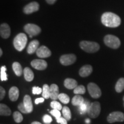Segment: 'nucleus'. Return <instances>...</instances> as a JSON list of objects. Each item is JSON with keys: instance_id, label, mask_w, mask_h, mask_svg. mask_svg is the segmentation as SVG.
I'll list each match as a JSON object with an SVG mask.
<instances>
[{"instance_id": "1", "label": "nucleus", "mask_w": 124, "mask_h": 124, "mask_svg": "<svg viewBox=\"0 0 124 124\" xmlns=\"http://www.w3.org/2000/svg\"><path fill=\"white\" fill-rule=\"evenodd\" d=\"M102 23L107 27L116 28L120 25L121 20L118 16L111 12H105L102 15Z\"/></svg>"}, {"instance_id": "2", "label": "nucleus", "mask_w": 124, "mask_h": 124, "mask_svg": "<svg viewBox=\"0 0 124 124\" xmlns=\"http://www.w3.org/2000/svg\"><path fill=\"white\" fill-rule=\"evenodd\" d=\"M27 37L25 33H20L15 37L13 40V45L16 50L22 51L27 43Z\"/></svg>"}, {"instance_id": "3", "label": "nucleus", "mask_w": 124, "mask_h": 124, "mask_svg": "<svg viewBox=\"0 0 124 124\" xmlns=\"http://www.w3.org/2000/svg\"><path fill=\"white\" fill-rule=\"evenodd\" d=\"M80 47L88 53H94L100 48V45L97 43L90 41H82L80 43Z\"/></svg>"}, {"instance_id": "4", "label": "nucleus", "mask_w": 124, "mask_h": 124, "mask_svg": "<svg viewBox=\"0 0 124 124\" xmlns=\"http://www.w3.org/2000/svg\"><path fill=\"white\" fill-rule=\"evenodd\" d=\"M104 43L108 47L113 49H117L120 47L121 41L116 36L108 35L105 37Z\"/></svg>"}, {"instance_id": "5", "label": "nucleus", "mask_w": 124, "mask_h": 124, "mask_svg": "<svg viewBox=\"0 0 124 124\" xmlns=\"http://www.w3.org/2000/svg\"><path fill=\"white\" fill-rule=\"evenodd\" d=\"M101 105L100 102H94L91 103L87 111L88 115L92 118H95L98 117L101 113Z\"/></svg>"}, {"instance_id": "6", "label": "nucleus", "mask_w": 124, "mask_h": 124, "mask_svg": "<svg viewBox=\"0 0 124 124\" xmlns=\"http://www.w3.org/2000/svg\"><path fill=\"white\" fill-rule=\"evenodd\" d=\"M24 30L31 38L38 35L41 32V28L37 25L34 24H27L24 27Z\"/></svg>"}, {"instance_id": "7", "label": "nucleus", "mask_w": 124, "mask_h": 124, "mask_svg": "<svg viewBox=\"0 0 124 124\" xmlns=\"http://www.w3.org/2000/svg\"><path fill=\"white\" fill-rule=\"evenodd\" d=\"M87 90L91 97L93 98H98L101 96L102 93L100 88L95 83L91 82L87 85Z\"/></svg>"}, {"instance_id": "8", "label": "nucleus", "mask_w": 124, "mask_h": 124, "mask_svg": "<svg viewBox=\"0 0 124 124\" xmlns=\"http://www.w3.org/2000/svg\"><path fill=\"white\" fill-rule=\"evenodd\" d=\"M107 120L109 123L123 122L124 121V114L121 111H114L108 116Z\"/></svg>"}, {"instance_id": "9", "label": "nucleus", "mask_w": 124, "mask_h": 124, "mask_svg": "<svg viewBox=\"0 0 124 124\" xmlns=\"http://www.w3.org/2000/svg\"><path fill=\"white\" fill-rule=\"evenodd\" d=\"M77 60V57L74 54H66L62 55L60 58V63L63 66H70L74 64Z\"/></svg>"}, {"instance_id": "10", "label": "nucleus", "mask_w": 124, "mask_h": 124, "mask_svg": "<svg viewBox=\"0 0 124 124\" xmlns=\"http://www.w3.org/2000/svg\"><path fill=\"white\" fill-rule=\"evenodd\" d=\"M31 66L38 70H44L47 67V63L43 59H35L31 62Z\"/></svg>"}, {"instance_id": "11", "label": "nucleus", "mask_w": 124, "mask_h": 124, "mask_svg": "<svg viewBox=\"0 0 124 124\" xmlns=\"http://www.w3.org/2000/svg\"><path fill=\"white\" fill-rule=\"evenodd\" d=\"M36 55L40 58H48L51 55V52L46 46H40L36 52Z\"/></svg>"}, {"instance_id": "12", "label": "nucleus", "mask_w": 124, "mask_h": 124, "mask_svg": "<svg viewBox=\"0 0 124 124\" xmlns=\"http://www.w3.org/2000/svg\"><path fill=\"white\" fill-rule=\"evenodd\" d=\"M39 4L37 2H32L27 5L24 8V12L25 14L29 15L34 12H37L39 9Z\"/></svg>"}, {"instance_id": "13", "label": "nucleus", "mask_w": 124, "mask_h": 124, "mask_svg": "<svg viewBox=\"0 0 124 124\" xmlns=\"http://www.w3.org/2000/svg\"><path fill=\"white\" fill-rule=\"evenodd\" d=\"M0 35L4 39H8L10 35V28L8 24L4 23L0 27Z\"/></svg>"}, {"instance_id": "14", "label": "nucleus", "mask_w": 124, "mask_h": 124, "mask_svg": "<svg viewBox=\"0 0 124 124\" xmlns=\"http://www.w3.org/2000/svg\"><path fill=\"white\" fill-rule=\"evenodd\" d=\"M93 72V67L90 65H85L80 68L79 70V75L80 77L85 78L89 76Z\"/></svg>"}, {"instance_id": "15", "label": "nucleus", "mask_w": 124, "mask_h": 124, "mask_svg": "<svg viewBox=\"0 0 124 124\" xmlns=\"http://www.w3.org/2000/svg\"><path fill=\"white\" fill-rule=\"evenodd\" d=\"M23 103L25 108L26 110H27V112L28 113H31L33 111V104H32V100L31 98L28 95H25L24 96V101H23Z\"/></svg>"}, {"instance_id": "16", "label": "nucleus", "mask_w": 124, "mask_h": 124, "mask_svg": "<svg viewBox=\"0 0 124 124\" xmlns=\"http://www.w3.org/2000/svg\"><path fill=\"white\" fill-rule=\"evenodd\" d=\"M9 97L12 101L15 102L18 100L19 97V90L17 87L13 86L9 90Z\"/></svg>"}, {"instance_id": "17", "label": "nucleus", "mask_w": 124, "mask_h": 124, "mask_svg": "<svg viewBox=\"0 0 124 124\" xmlns=\"http://www.w3.org/2000/svg\"><path fill=\"white\" fill-rule=\"evenodd\" d=\"M50 90V98L52 100H56L58 99L59 95V87L56 84H52L49 87Z\"/></svg>"}, {"instance_id": "18", "label": "nucleus", "mask_w": 124, "mask_h": 124, "mask_svg": "<svg viewBox=\"0 0 124 124\" xmlns=\"http://www.w3.org/2000/svg\"><path fill=\"white\" fill-rule=\"evenodd\" d=\"M39 46V41L37 40L32 41L29 43L28 46L27 48V52L29 54H33L36 52Z\"/></svg>"}, {"instance_id": "19", "label": "nucleus", "mask_w": 124, "mask_h": 124, "mask_svg": "<svg viewBox=\"0 0 124 124\" xmlns=\"http://www.w3.org/2000/svg\"><path fill=\"white\" fill-rule=\"evenodd\" d=\"M64 86L68 89H74L78 86V83L74 79L67 78L64 81Z\"/></svg>"}, {"instance_id": "20", "label": "nucleus", "mask_w": 124, "mask_h": 124, "mask_svg": "<svg viewBox=\"0 0 124 124\" xmlns=\"http://www.w3.org/2000/svg\"><path fill=\"white\" fill-rule=\"evenodd\" d=\"M24 75L25 80L27 82L32 81L34 78V74L32 70L29 69V67H25L24 69Z\"/></svg>"}, {"instance_id": "21", "label": "nucleus", "mask_w": 124, "mask_h": 124, "mask_svg": "<svg viewBox=\"0 0 124 124\" xmlns=\"http://www.w3.org/2000/svg\"><path fill=\"white\" fill-rule=\"evenodd\" d=\"M12 68H13V71L15 72L16 75L18 77H20L23 74L24 70H23L21 64L18 62H14L12 65Z\"/></svg>"}, {"instance_id": "22", "label": "nucleus", "mask_w": 124, "mask_h": 124, "mask_svg": "<svg viewBox=\"0 0 124 124\" xmlns=\"http://www.w3.org/2000/svg\"><path fill=\"white\" fill-rule=\"evenodd\" d=\"M0 114L1 116H10L11 114V110L7 105L1 103L0 104Z\"/></svg>"}, {"instance_id": "23", "label": "nucleus", "mask_w": 124, "mask_h": 124, "mask_svg": "<svg viewBox=\"0 0 124 124\" xmlns=\"http://www.w3.org/2000/svg\"><path fill=\"white\" fill-rule=\"evenodd\" d=\"M85 99L80 95H76L72 98V104L74 106H80L82 103L85 102Z\"/></svg>"}, {"instance_id": "24", "label": "nucleus", "mask_w": 124, "mask_h": 124, "mask_svg": "<svg viewBox=\"0 0 124 124\" xmlns=\"http://www.w3.org/2000/svg\"><path fill=\"white\" fill-rule=\"evenodd\" d=\"M116 91L117 93H121L124 89V78H121L119 79L115 86Z\"/></svg>"}, {"instance_id": "25", "label": "nucleus", "mask_w": 124, "mask_h": 124, "mask_svg": "<svg viewBox=\"0 0 124 124\" xmlns=\"http://www.w3.org/2000/svg\"><path fill=\"white\" fill-rule=\"evenodd\" d=\"M91 104V103H90ZM90 104L88 101H85L84 103H83L80 106V113L81 114H84L89 110V108L90 106Z\"/></svg>"}, {"instance_id": "26", "label": "nucleus", "mask_w": 124, "mask_h": 124, "mask_svg": "<svg viewBox=\"0 0 124 124\" xmlns=\"http://www.w3.org/2000/svg\"><path fill=\"white\" fill-rule=\"evenodd\" d=\"M42 97L44 99H48L50 98V90L48 85L45 84L43 87Z\"/></svg>"}, {"instance_id": "27", "label": "nucleus", "mask_w": 124, "mask_h": 124, "mask_svg": "<svg viewBox=\"0 0 124 124\" xmlns=\"http://www.w3.org/2000/svg\"><path fill=\"white\" fill-rule=\"evenodd\" d=\"M62 113H63V117L67 120L69 121L71 118V113L70 108L67 106H64L62 108Z\"/></svg>"}, {"instance_id": "28", "label": "nucleus", "mask_w": 124, "mask_h": 124, "mask_svg": "<svg viewBox=\"0 0 124 124\" xmlns=\"http://www.w3.org/2000/svg\"><path fill=\"white\" fill-rule=\"evenodd\" d=\"M58 99L62 102V103H64V104H67V103H69L70 100L69 95L64 94V93L59 94L58 97Z\"/></svg>"}, {"instance_id": "29", "label": "nucleus", "mask_w": 124, "mask_h": 124, "mask_svg": "<svg viewBox=\"0 0 124 124\" xmlns=\"http://www.w3.org/2000/svg\"><path fill=\"white\" fill-rule=\"evenodd\" d=\"M86 93V89L85 86L83 85H79L78 86L74 89V93L77 95H80V94H84Z\"/></svg>"}, {"instance_id": "30", "label": "nucleus", "mask_w": 124, "mask_h": 124, "mask_svg": "<svg viewBox=\"0 0 124 124\" xmlns=\"http://www.w3.org/2000/svg\"><path fill=\"white\" fill-rule=\"evenodd\" d=\"M13 117L16 123H21L23 120V117L22 114L19 111H15L13 113Z\"/></svg>"}, {"instance_id": "31", "label": "nucleus", "mask_w": 124, "mask_h": 124, "mask_svg": "<svg viewBox=\"0 0 124 124\" xmlns=\"http://www.w3.org/2000/svg\"><path fill=\"white\" fill-rule=\"evenodd\" d=\"M7 68L4 66L1 67V72H0V77H1V81H6L8 80V76L6 73Z\"/></svg>"}, {"instance_id": "32", "label": "nucleus", "mask_w": 124, "mask_h": 124, "mask_svg": "<svg viewBox=\"0 0 124 124\" xmlns=\"http://www.w3.org/2000/svg\"><path fill=\"white\" fill-rule=\"evenodd\" d=\"M50 106L51 108H52V109H55V110H61L62 109V106L59 102L56 101H54L51 102Z\"/></svg>"}, {"instance_id": "33", "label": "nucleus", "mask_w": 124, "mask_h": 124, "mask_svg": "<svg viewBox=\"0 0 124 124\" xmlns=\"http://www.w3.org/2000/svg\"><path fill=\"white\" fill-rule=\"evenodd\" d=\"M50 114H52L54 117H55L56 120H58V118L61 117V113H60V111L58 110L52 109V110L50 111Z\"/></svg>"}, {"instance_id": "34", "label": "nucleus", "mask_w": 124, "mask_h": 124, "mask_svg": "<svg viewBox=\"0 0 124 124\" xmlns=\"http://www.w3.org/2000/svg\"><path fill=\"white\" fill-rule=\"evenodd\" d=\"M43 92V89L39 87H36V86H34L32 88V93L33 94H40L41 93H42Z\"/></svg>"}, {"instance_id": "35", "label": "nucleus", "mask_w": 124, "mask_h": 124, "mask_svg": "<svg viewBox=\"0 0 124 124\" xmlns=\"http://www.w3.org/2000/svg\"><path fill=\"white\" fill-rule=\"evenodd\" d=\"M43 120V122H44L46 124H49L52 121V117H51L50 116L48 115V114H46V115L44 116Z\"/></svg>"}, {"instance_id": "36", "label": "nucleus", "mask_w": 124, "mask_h": 124, "mask_svg": "<svg viewBox=\"0 0 124 124\" xmlns=\"http://www.w3.org/2000/svg\"><path fill=\"white\" fill-rule=\"evenodd\" d=\"M18 108L21 113H24V114H27V113H28L27 112L25 108L24 103H20L18 106Z\"/></svg>"}, {"instance_id": "37", "label": "nucleus", "mask_w": 124, "mask_h": 124, "mask_svg": "<svg viewBox=\"0 0 124 124\" xmlns=\"http://www.w3.org/2000/svg\"><path fill=\"white\" fill-rule=\"evenodd\" d=\"M66 118L64 117H60L59 118H58V120H56V122L59 124H67V121Z\"/></svg>"}, {"instance_id": "38", "label": "nucleus", "mask_w": 124, "mask_h": 124, "mask_svg": "<svg viewBox=\"0 0 124 124\" xmlns=\"http://www.w3.org/2000/svg\"><path fill=\"white\" fill-rule=\"evenodd\" d=\"M5 90L2 87H0V100H2L5 95Z\"/></svg>"}, {"instance_id": "39", "label": "nucleus", "mask_w": 124, "mask_h": 124, "mask_svg": "<svg viewBox=\"0 0 124 124\" xmlns=\"http://www.w3.org/2000/svg\"><path fill=\"white\" fill-rule=\"evenodd\" d=\"M44 102V98H39L36 99L35 101V103L36 105L39 104L40 103H43V102Z\"/></svg>"}, {"instance_id": "40", "label": "nucleus", "mask_w": 124, "mask_h": 124, "mask_svg": "<svg viewBox=\"0 0 124 124\" xmlns=\"http://www.w3.org/2000/svg\"><path fill=\"white\" fill-rule=\"evenodd\" d=\"M56 0H46V2L49 4H54Z\"/></svg>"}, {"instance_id": "41", "label": "nucleus", "mask_w": 124, "mask_h": 124, "mask_svg": "<svg viewBox=\"0 0 124 124\" xmlns=\"http://www.w3.org/2000/svg\"><path fill=\"white\" fill-rule=\"evenodd\" d=\"M90 120H89V119H86V121H85V122H86V123L87 124H90Z\"/></svg>"}, {"instance_id": "42", "label": "nucleus", "mask_w": 124, "mask_h": 124, "mask_svg": "<svg viewBox=\"0 0 124 124\" xmlns=\"http://www.w3.org/2000/svg\"><path fill=\"white\" fill-rule=\"evenodd\" d=\"M31 124H41V123H40L39 122H38V121H35V122H33Z\"/></svg>"}, {"instance_id": "43", "label": "nucleus", "mask_w": 124, "mask_h": 124, "mask_svg": "<svg viewBox=\"0 0 124 124\" xmlns=\"http://www.w3.org/2000/svg\"><path fill=\"white\" fill-rule=\"evenodd\" d=\"M2 55V49H0V56H1Z\"/></svg>"}, {"instance_id": "44", "label": "nucleus", "mask_w": 124, "mask_h": 124, "mask_svg": "<svg viewBox=\"0 0 124 124\" xmlns=\"http://www.w3.org/2000/svg\"><path fill=\"white\" fill-rule=\"evenodd\" d=\"M123 101H124V97L123 98Z\"/></svg>"}]
</instances>
